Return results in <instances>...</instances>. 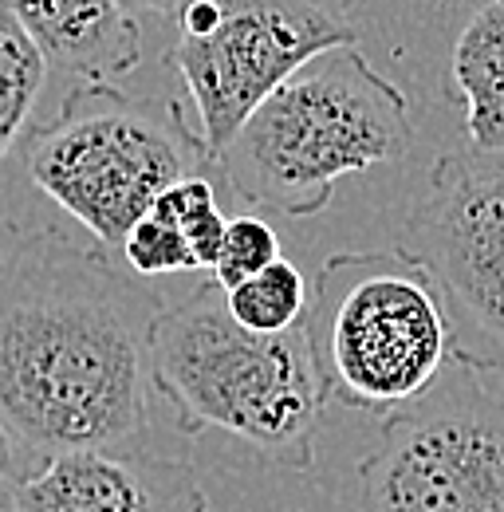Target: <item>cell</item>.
<instances>
[{
  "mask_svg": "<svg viewBox=\"0 0 504 512\" xmlns=\"http://www.w3.org/2000/svg\"><path fill=\"white\" fill-rule=\"evenodd\" d=\"M166 304L111 249L60 229L0 249V422L36 457L134 449L154 422L150 331Z\"/></svg>",
  "mask_w": 504,
  "mask_h": 512,
  "instance_id": "cell-1",
  "label": "cell"
},
{
  "mask_svg": "<svg viewBox=\"0 0 504 512\" xmlns=\"http://www.w3.org/2000/svg\"><path fill=\"white\" fill-rule=\"evenodd\" d=\"M150 363L158 398L186 434L221 430L276 469L312 473L327 394L304 323L256 335L229 316L225 288L209 276L158 312Z\"/></svg>",
  "mask_w": 504,
  "mask_h": 512,
  "instance_id": "cell-2",
  "label": "cell"
},
{
  "mask_svg": "<svg viewBox=\"0 0 504 512\" xmlns=\"http://www.w3.org/2000/svg\"><path fill=\"white\" fill-rule=\"evenodd\" d=\"M410 95L355 48H331L288 75L217 154L241 201L280 217H315L335 182L406 158Z\"/></svg>",
  "mask_w": 504,
  "mask_h": 512,
  "instance_id": "cell-3",
  "label": "cell"
},
{
  "mask_svg": "<svg viewBox=\"0 0 504 512\" xmlns=\"http://www.w3.org/2000/svg\"><path fill=\"white\" fill-rule=\"evenodd\" d=\"M304 331L323 394L367 418L414 406L453 363L438 284L402 245L327 256Z\"/></svg>",
  "mask_w": 504,
  "mask_h": 512,
  "instance_id": "cell-4",
  "label": "cell"
},
{
  "mask_svg": "<svg viewBox=\"0 0 504 512\" xmlns=\"http://www.w3.org/2000/svg\"><path fill=\"white\" fill-rule=\"evenodd\" d=\"M209 158L182 103L126 95L119 83H75L52 123L24 130L28 178L111 253L158 193Z\"/></svg>",
  "mask_w": 504,
  "mask_h": 512,
  "instance_id": "cell-5",
  "label": "cell"
},
{
  "mask_svg": "<svg viewBox=\"0 0 504 512\" xmlns=\"http://www.w3.org/2000/svg\"><path fill=\"white\" fill-rule=\"evenodd\" d=\"M355 40V0H186L174 16L170 64L217 158L288 75Z\"/></svg>",
  "mask_w": 504,
  "mask_h": 512,
  "instance_id": "cell-6",
  "label": "cell"
},
{
  "mask_svg": "<svg viewBox=\"0 0 504 512\" xmlns=\"http://www.w3.org/2000/svg\"><path fill=\"white\" fill-rule=\"evenodd\" d=\"M398 245L438 284L453 363L504 375V162L441 154Z\"/></svg>",
  "mask_w": 504,
  "mask_h": 512,
  "instance_id": "cell-7",
  "label": "cell"
},
{
  "mask_svg": "<svg viewBox=\"0 0 504 512\" xmlns=\"http://www.w3.org/2000/svg\"><path fill=\"white\" fill-rule=\"evenodd\" d=\"M363 512H504V398L430 390L382 418L359 461Z\"/></svg>",
  "mask_w": 504,
  "mask_h": 512,
  "instance_id": "cell-8",
  "label": "cell"
},
{
  "mask_svg": "<svg viewBox=\"0 0 504 512\" xmlns=\"http://www.w3.org/2000/svg\"><path fill=\"white\" fill-rule=\"evenodd\" d=\"M16 497L24 512H209L193 465L150 449L52 453Z\"/></svg>",
  "mask_w": 504,
  "mask_h": 512,
  "instance_id": "cell-9",
  "label": "cell"
},
{
  "mask_svg": "<svg viewBox=\"0 0 504 512\" xmlns=\"http://www.w3.org/2000/svg\"><path fill=\"white\" fill-rule=\"evenodd\" d=\"M48 67L75 75V83H115L142 60L138 20L123 0H4Z\"/></svg>",
  "mask_w": 504,
  "mask_h": 512,
  "instance_id": "cell-10",
  "label": "cell"
},
{
  "mask_svg": "<svg viewBox=\"0 0 504 512\" xmlns=\"http://www.w3.org/2000/svg\"><path fill=\"white\" fill-rule=\"evenodd\" d=\"M473 154L504 162V0H485L461 28L449 60Z\"/></svg>",
  "mask_w": 504,
  "mask_h": 512,
  "instance_id": "cell-11",
  "label": "cell"
},
{
  "mask_svg": "<svg viewBox=\"0 0 504 512\" xmlns=\"http://www.w3.org/2000/svg\"><path fill=\"white\" fill-rule=\"evenodd\" d=\"M48 71L52 67L44 60L40 44L28 36L16 12L0 0V166L12 154V146L24 138Z\"/></svg>",
  "mask_w": 504,
  "mask_h": 512,
  "instance_id": "cell-12",
  "label": "cell"
},
{
  "mask_svg": "<svg viewBox=\"0 0 504 512\" xmlns=\"http://www.w3.org/2000/svg\"><path fill=\"white\" fill-rule=\"evenodd\" d=\"M308 280L292 260H272L264 272L241 280L237 288H225L229 316L256 335H280L300 327L308 316Z\"/></svg>",
  "mask_w": 504,
  "mask_h": 512,
  "instance_id": "cell-13",
  "label": "cell"
},
{
  "mask_svg": "<svg viewBox=\"0 0 504 512\" xmlns=\"http://www.w3.org/2000/svg\"><path fill=\"white\" fill-rule=\"evenodd\" d=\"M123 264L142 276V280H154V276H174V272H197V260L189 253L186 233L170 221H158V217H142L134 221V229L126 233L123 249Z\"/></svg>",
  "mask_w": 504,
  "mask_h": 512,
  "instance_id": "cell-14",
  "label": "cell"
},
{
  "mask_svg": "<svg viewBox=\"0 0 504 512\" xmlns=\"http://www.w3.org/2000/svg\"><path fill=\"white\" fill-rule=\"evenodd\" d=\"M280 256H284L280 253V237H276V229L264 217H256V213L229 217L221 253H217V264H213V280L221 288H237L241 280L264 272Z\"/></svg>",
  "mask_w": 504,
  "mask_h": 512,
  "instance_id": "cell-15",
  "label": "cell"
},
{
  "mask_svg": "<svg viewBox=\"0 0 504 512\" xmlns=\"http://www.w3.org/2000/svg\"><path fill=\"white\" fill-rule=\"evenodd\" d=\"M44 457H36L4 422H0V485H20L40 469Z\"/></svg>",
  "mask_w": 504,
  "mask_h": 512,
  "instance_id": "cell-16",
  "label": "cell"
},
{
  "mask_svg": "<svg viewBox=\"0 0 504 512\" xmlns=\"http://www.w3.org/2000/svg\"><path fill=\"white\" fill-rule=\"evenodd\" d=\"M182 4L186 0H123V8L130 16H162V20H174Z\"/></svg>",
  "mask_w": 504,
  "mask_h": 512,
  "instance_id": "cell-17",
  "label": "cell"
},
{
  "mask_svg": "<svg viewBox=\"0 0 504 512\" xmlns=\"http://www.w3.org/2000/svg\"><path fill=\"white\" fill-rule=\"evenodd\" d=\"M0 512H24L20 497H16V485H0Z\"/></svg>",
  "mask_w": 504,
  "mask_h": 512,
  "instance_id": "cell-18",
  "label": "cell"
},
{
  "mask_svg": "<svg viewBox=\"0 0 504 512\" xmlns=\"http://www.w3.org/2000/svg\"><path fill=\"white\" fill-rule=\"evenodd\" d=\"M453 4H485V0H453Z\"/></svg>",
  "mask_w": 504,
  "mask_h": 512,
  "instance_id": "cell-19",
  "label": "cell"
}]
</instances>
